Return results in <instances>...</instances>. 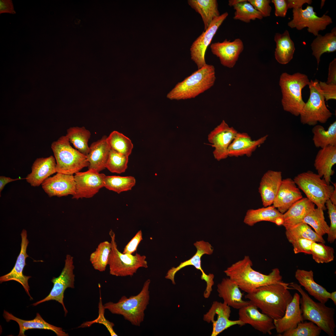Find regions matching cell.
I'll list each match as a JSON object with an SVG mask.
<instances>
[{
    "instance_id": "6da1fadb",
    "label": "cell",
    "mask_w": 336,
    "mask_h": 336,
    "mask_svg": "<svg viewBox=\"0 0 336 336\" xmlns=\"http://www.w3.org/2000/svg\"><path fill=\"white\" fill-rule=\"evenodd\" d=\"M290 283L282 282L259 287L252 292L245 295L264 314L273 320L284 315L287 307L293 298L289 290Z\"/></svg>"
},
{
    "instance_id": "7a4b0ae2",
    "label": "cell",
    "mask_w": 336,
    "mask_h": 336,
    "mask_svg": "<svg viewBox=\"0 0 336 336\" xmlns=\"http://www.w3.org/2000/svg\"><path fill=\"white\" fill-rule=\"evenodd\" d=\"M252 265L250 257L245 256L242 259L227 268L224 272L240 290L247 293L252 292L262 286L283 282L278 268L273 269L268 274L266 275L254 269Z\"/></svg>"
},
{
    "instance_id": "3957f363",
    "label": "cell",
    "mask_w": 336,
    "mask_h": 336,
    "mask_svg": "<svg viewBox=\"0 0 336 336\" xmlns=\"http://www.w3.org/2000/svg\"><path fill=\"white\" fill-rule=\"evenodd\" d=\"M215 80L214 67L206 64L176 84L167 97L177 100L194 98L211 88Z\"/></svg>"
},
{
    "instance_id": "277c9868",
    "label": "cell",
    "mask_w": 336,
    "mask_h": 336,
    "mask_svg": "<svg viewBox=\"0 0 336 336\" xmlns=\"http://www.w3.org/2000/svg\"><path fill=\"white\" fill-rule=\"evenodd\" d=\"M150 283V280L147 279L138 294L129 297L124 296L116 303H106L104 305L105 309L112 314L122 315L132 325L140 326L144 320L145 311L149 304Z\"/></svg>"
},
{
    "instance_id": "5b68a950",
    "label": "cell",
    "mask_w": 336,
    "mask_h": 336,
    "mask_svg": "<svg viewBox=\"0 0 336 336\" xmlns=\"http://www.w3.org/2000/svg\"><path fill=\"white\" fill-rule=\"evenodd\" d=\"M289 287L298 291L301 295L300 307L303 320L313 322L329 336H334L336 327L334 318L335 309L326 306L324 303L313 301L300 285L291 283Z\"/></svg>"
},
{
    "instance_id": "8992f818",
    "label": "cell",
    "mask_w": 336,
    "mask_h": 336,
    "mask_svg": "<svg viewBox=\"0 0 336 336\" xmlns=\"http://www.w3.org/2000/svg\"><path fill=\"white\" fill-rule=\"evenodd\" d=\"M310 81L306 75L300 72L290 74L285 72L281 74L279 85L284 110L295 116H299L305 103L302 99V90L308 85Z\"/></svg>"
},
{
    "instance_id": "52a82bcc",
    "label": "cell",
    "mask_w": 336,
    "mask_h": 336,
    "mask_svg": "<svg viewBox=\"0 0 336 336\" xmlns=\"http://www.w3.org/2000/svg\"><path fill=\"white\" fill-rule=\"evenodd\" d=\"M51 148L56 161L57 173L73 175L89 166L86 156L73 148L66 136L53 142Z\"/></svg>"
},
{
    "instance_id": "ba28073f",
    "label": "cell",
    "mask_w": 336,
    "mask_h": 336,
    "mask_svg": "<svg viewBox=\"0 0 336 336\" xmlns=\"http://www.w3.org/2000/svg\"><path fill=\"white\" fill-rule=\"evenodd\" d=\"M293 180L306 198L317 208L326 209L325 203L333 192L334 186L328 184L318 174L310 170L301 173Z\"/></svg>"
},
{
    "instance_id": "9c48e42d",
    "label": "cell",
    "mask_w": 336,
    "mask_h": 336,
    "mask_svg": "<svg viewBox=\"0 0 336 336\" xmlns=\"http://www.w3.org/2000/svg\"><path fill=\"white\" fill-rule=\"evenodd\" d=\"M111 249L108 259L110 274L119 277L132 276L140 268H148L146 256L136 253L135 255L121 253L118 249L114 233L110 230Z\"/></svg>"
},
{
    "instance_id": "30bf717a",
    "label": "cell",
    "mask_w": 336,
    "mask_h": 336,
    "mask_svg": "<svg viewBox=\"0 0 336 336\" xmlns=\"http://www.w3.org/2000/svg\"><path fill=\"white\" fill-rule=\"evenodd\" d=\"M308 86L310 95L300 114V121L303 124L313 126L318 123L324 124L332 117V114L326 105L319 81L311 80Z\"/></svg>"
},
{
    "instance_id": "8fae6325",
    "label": "cell",
    "mask_w": 336,
    "mask_h": 336,
    "mask_svg": "<svg viewBox=\"0 0 336 336\" xmlns=\"http://www.w3.org/2000/svg\"><path fill=\"white\" fill-rule=\"evenodd\" d=\"M292 13V19L287 24L289 27L298 30L307 27L308 32L316 36L319 31L325 30L333 23L330 16L325 14L318 16L314 11L313 7L309 5L305 9H293Z\"/></svg>"
},
{
    "instance_id": "7c38bea8",
    "label": "cell",
    "mask_w": 336,
    "mask_h": 336,
    "mask_svg": "<svg viewBox=\"0 0 336 336\" xmlns=\"http://www.w3.org/2000/svg\"><path fill=\"white\" fill-rule=\"evenodd\" d=\"M194 245L197 249V251L194 256L189 259L181 262L176 267L171 268L168 271L165 277L170 280L172 284L175 285V276L176 273L186 266L193 265L197 269L199 270L202 273L201 279L204 280L207 284L204 296L205 298H208L212 291V287L214 284V275L211 273L208 275L205 273L201 267V258L204 254H211L213 249L210 244L203 240L197 241L194 244Z\"/></svg>"
},
{
    "instance_id": "4fadbf2b",
    "label": "cell",
    "mask_w": 336,
    "mask_h": 336,
    "mask_svg": "<svg viewBox=\"0 0 336 336\" xmlns=\"http://www.w3.org/2000/svg\"><path fill=\"white\" fill-rule=\"evenodd\" d=\"M73 258L68 254L65 260V265L60 275L57 278L53 277L51 281L53 286L49 295L44 299L33 303L34 306L45 301L55 300L60 303L63 306L66 315L68 311L64 304V293L68 288H74L75 275L73 273L74 266Z\"/></svg>"
},
{
    "instance_id": "5bb4252c",
    "label": "cell",
    "mask_w": 336,
    "mask_h": 336,
    "mask_svg": "<svg viewBox=\"0 0 336 336\" xmlns=\"http://www.w3.org/2000/svg\"><path fill=\"white\" fill-rule=\"evenodd\" d=\"M228 15L226 12L215 18L208 28L194 41L190 48L191 59L199 69L206 65V50L219 27Z\"/></svg>"
},
{
    "instance_id": "9a60e30c",
    "label": "cell",
    "mask_w": 336,
    "mask_h": 336,
    "mask_svg": "<svg viewBox=\"0 0 336 336\" xmlns=\"http://www.w3.org/2000/svg\"><path fill=\"white\" fill-rule=\"evenodd\" d=\"M105 175L92 169L79 172L74 176L76 184L75 194L72 198H89L93 197L104 186Z\"/></svg>"
},
{
    "instance_id": "2e32d148",
    "label": "cell",
    "mask_w": 336,
    "mask_h": 336,
    "mask_svg": "<svg viewBox=\"0 0 336 336\" xmlns=\"http://www.w3.org/2000/svg\"><path fill=\"white\" fill-rule=\"evenodd\" d=\"M230 307L224 302H213L208 311L203 315V319L208 323H212L211 336H217L231 327L238 325H245L239 320H232L229 319L231 313Z\"/></svg>"
},
{
    "instance_id": "e0dca14e",
    "label": "cell",
    "mask_w": 336,
    "mask_h": 336,
    "mask_svg": "<svg viewBox=\"0 0 336 336\" xmlns=\"http://www.w3.org/2000/svg\"><path fill=\"white\" fill-rule=\"evenodd\" d=\"M238 132L224 120L211 132L208 140L214 148L213 153L215 159L219 161L228 156V148Z\"/></svg>"
},
{
    "instance_id": "ac0fdd59",
    "label": "cell",
    "mask_w": 336,
    "mask_h": 336,
    "mask_svg": "<svg viewBox=\"0 0 336 336\" xmlns=\"http://www.w3.org/2000/svg\"><path fill=\"white\" fill-rule=\"evenodd\" d=\"M238 315L239 320L245 325L249 324L264 334L271 335L272 330L275 329L273 320L260 312L258 308L250 301L249 304L239 309Z\"/></svg>"
},
{
    "instance_id": "d6986e66",
    "label": "cell",
    "mask_w": 336,
    "mask_h": 336,
    "mask_svg": "<svg viewBox=\"0 0 336 336\" xmlns=\"http://www.w3.org/2000/svg\"><path fill=\"white\" fill-rule=\"evenodd\" d=\"M210 49L213 54L219 58L224 66L233 68L244 49L242 41L236 38L232 41L226 39L222 42L212 43Z\"/></svg>"
},
{
    "instance_id": "ffe728a7",
    "label": "cell",
    "mask_w": 336,
    "mask_h": 336,
    "mask_svg": "<svg viewBox=\"0 0 336 336\" xmlns=\"http://www.w3.org/2000/svg\"><path fill=\"white\" fill-rule=\"evenodd\" d=\"M21 236V250L15 265L9 273L0 277V283H2L3 282L13 280L20 283L23 287L31 300L33 299L29 293L30 289L28 280L31 277L24 275L23 273V269L26 265V259L29 257L26 253V249L29 241L27 239V232L26 230L24 229L22 230Z\"/></svg>"
},
{
    "instance_id": "44dd1931",
    "label": "cell",
    "mask_w": 336,
    "mask_h": 336,
    "mask_svg": "<svg viewBox=\"0 0 336 336\" xmlns=\"http://www.w3.org/2000/svg\"><path fill=\"white\" fill-rule=\"evenodd\" d=\"M44 192L50 197H61L75 193L76 184L74 176L60 173L49 177L41 184Z\"/></svg>"
},
{
    "instance_id": "7402d4cb",
    "label": "cell",
    "mask_w": 336,
    "mask_h": 336,
    "mask_svg": "<svg viewBox=\"0 0 336 336\" xmlns=\"http://www.w3.org/2000/svg\"><path fill=\"white\" fill-rule=\"evenodd\" d=\"M303 198L293 180L282 179L273 206L283 214L296 202Z\"/></svg>"
},
{
    "instance_id": "603a6c76",
    "label": "cell",
    "mask_w": 336,
    "mask_h": 336,
    "mask_svg": "<svg viewBox=\"0 0 336 336\" xmlns=\"http://www.w3.org/2000/svg\"><path fill=\"white\" fill-rule=\"evenodd\" d=\"M300 299L299 294L295 293L287 307L283 316L273 320L275 329L279 334L296 328L299 323L303 321L300 307Z\"/></svg>"
},
{
    "instance_id": "cb8c5ba5",
    "label": "cell",
    "mask_w": 336,
    "mask_h": 336,
    "mask_svg": "<svg viewBox=\"0 0 336 336\" xmlns=\"http://www.w3.org/2000/svg\"><path fill=\"white\" fill-rule=\"evenodd\" d=\"M282 180V173L280 171L268 170L264 174L259 188L264 207L273 204Z\"/></svg>"
},
{
    "instance_id": "d4e9b609",
    "label": "cell",
    "mask_w": 336,
    "mask_h": 336,
    "mask_svg": "<svg viewBox=\"0 0 336 336\" xmlns=\"http://www.w3.org/2000/svg\"><path fill=\"white\" fill-rule=\"evenodd\" d=\"M268 137L266 135L253 140L247 133L238 132L229 146L228 156L238 157L245 155L250 157L258 147L265 142Z\"/></svg>"
},
{
    "instance_id": "484cf974",
    "label": "cell",
    "mask_w": 336,
    "mask_h": 336,
    "mask_svg": "<svg viewBox=\"0 0 336 336\" xmlns=\"http://www.w3.org/2000/svg\"><path fill=\"white\" fill-rule=\"evenodd\" d=\"M57 172L55 159L52 156L36 159L31 167V172L25 178L33 187H38L52 175Z\"/></svg>"
},
{
    "instance_id": "4316f807",
    "label": "cell",
    "mask_w": 336,
    "mask_h": 336,
    "mask_svg": "<svg viewBox=\"0 0 336 336\" xmlns=\"http://www.w3.org/2000/svg\"><path fill=\"white\" fill-rule=\"evenodd\" d=\"M336 163V146H329L318 151L315 158L314 166L318 174L327 183L330 184L331 177L334 171L333 166Z\"/></svg>"
},
{
    "instance_id": "83f0119b",
    "label": "cell",
    "mask_w": 336,
    "mask_h": 336,
    "mask_svg": "<svg viewBox=\"0 0 336 336\" xmlns=\"http://www.w3.org/2000/svg\"><path fill=\"white\" fill-rule=\"evenodd\" d=\"M217 290L223 302L234 309L239 310L250 303L242 299L243 294L238 286L229 278H223L217 285Z\"/></svg>"
},
{
    "instance_id": "f1b7e54d",
    "label": "cell",
    "mask_w": 336,
    "mask_h": 336,
    "mask_svg": "<svg viewBox=\"0 0 336 336\" xmlns=\"http://www.w3.org/2000/svg\"><path fill=\"white\" fill-rule=\"evenodd\" d=\"M89 147V152L86 156L89 163L88 169L94 170L99 172L106 168L110 150L107 137L103 136L100 139L92 142Z\"/></svg>"
},
{
    "instance_id": "f546056e",
    "label": "cell",
    "mask_w": 336,
    "mask_h": 336,
    "mask_svg": "<svg viewBox=\"0 0 336 336\" xmlns=\"http://www.w3.org/2000/svg\"><path fill=\"white\" fill-rule=\"evenodd\" d=\"M3 316L7 322L12 320L18 324L20 329L18 336H25V331L33 329L50 330L54 332L58 336L69 335L61 328L55 326L46 322L38 313H36V316L34 319L29 320L18 318L5 310L3 311Z\"/></svg>"
},
{
    "instance_id": "4dcf8cb0",
    "label": "cell",
    "mask_w": 336,
    "mask_h": 336,
    "mask_svg": "<svg viewBox=\"0 0 336 336\" xmlns=\"http://www.w3.org/2000/svg\"><path fill=\"white\" fill-rule=\"evenodd\" d=\"M295 277L300 285L319 302L325 304L329 299L330 292L315 281L312 270L297 269L295 273Z\"/></svg>"
},
{
    "instance_id": "1f68e13d",
    "label": "cell",
    "mask_w": 336,
    "mask_h": 336,
    "mask_svg": "<svg viewBox=\"0 0 336 336\" xmlns=\"http://www.w3.org/2000/svg\"><path fill=\"white\" fill-rule=\"evenodd\" d=\"M262 221H268L280 226L283 223V214L273 205L257 209H250L247 211L244 219L246 225L253 226Z\"/></svg>"
},
{
    "instance_id": "d6a6232c",
    "label": "cell",
    "mask_w": 336,
    "mask_h": 336,
    "mask_svg": "<svg viewBox=\"0 0 336 336\" xmlns=\"http://www.w3.org/2000/svg\"><path fill=\"white\" fill-rule=\"evenodd\" d=\"M315 208V204L307 198H303L294 203L283 214L285 227L293 226L302 222L304 218Z\"/></svg>"
},
{
    "instance_id": "836d02e7",
    "label": "cell",
    "mask_w": 336,
    "mask_h": 336,
    "mask_svg": "<svg viewBox=\"0 0 336 336\" xmlns=\"http://www.w3.org/2000/svg\"><path fill=\"white\" fill-rule=\"evenodd\" d=\"M274 40L276 44L274 52L276 60L282 64L288 63L293 58L295 50L294 43L289 31L286 30L282 34L276 33Z\"/></svg>"
},
{
    "instance_id": "e575fe53",
    "label": "cell",
    "mask_w": 336,
    "mask_h": 336,
    "mask_svg": "<svg viewBox=\"0 0 336 336\" xmlns=\"http://www.w3.org/2000/svg\"><path fill=\"white\" fill-rule=\"evenodd\" d=\"M190 6L201 16L206 30L213 20L220 15L216 0H188Z\"/></svg>"
},
{
    "instance_id": "d590c367",
    "label": "cell",
    "mask_w": 336,
    "mask_h": 336,
    "mask_svg": "<svg viewBox=\"0 0 336 336\" xmlns=\"http://www.w3.org/2000/svg\"><path fill=\"white\" fill-rule=\"evenodd\" d=\"M311 47L312 54L317 61L318 69L321 55L325 53L333 52L336 50V27L324 35L319 34L313 41Z\"/></svg>"
},
{
    "instance_id": "8d00e7d4",
    "label": "cell",
    "mask_w": 336,
    "mask_h": 336,
    "mask_svg": "<svg viewBox=\"0 0 336 336\" xmlns=\"http://www.w3.org/2000/svg\"><path fill=\"white\" fill-rule=\"evenodd\" d=\"M312 140L317 148H323L329 146H336V121L331 124L327 130L317 124L312 128Z\"/></svg>"
},
{
    "instance_id": "74e56055",
    "label": "cell",
    "mask_w": 336,
    "mask_h": 336,
    "mask_svg": "<svg viewBox=\"0 0 336 336\" xmlns=\"http://www.w3.org/2000/svg\"><path fill=\"white\" fill-rule=\"evenodd\" d=\"M66 136L79 152L86 156L88 154L90 150L88 142L91 136L89 130L84 127H72L67 129Z\"/></svg>"
},
{
    "instance_id": "f35d334b",
    "label": "cell",
    "mask_w": 336,
    "mask_h": 336,
    "mask_svg": "<svg viewBox=\"0 0 336 336\" xmlns=\"http://www.w3.org/2000/svg\"><path fill=\"white\" fill-rule=\"evenodd\" d=\"M111 243L107 241L100 243L90 255V260L94 268L100 272L105 270L111 249Z\"/></svg>"
},
{
    "instance_id": "ab89813d",
    "label": "cell",
    "mask_w": 336,
    "mask_h": 336,
    "mask_svg": "<svg viewBox=\"0 0 336 336\" xmlns=\"http://www.w3.org/2000/svg\"><path fill=\"white\" fill-rule=\"evenodd\" d=\"M136 180L132 176H105L104 186L118 194L131 190L135 185Z\"/></svg>"
},
{
    "instance_id": "60d3db41",
    "label": "cell",
    "mask_w": 336,
    "mask_h": 336,
    "mask_svg": "<svg viewBox=\"0 0 336 336\" xmlns=\"http://www.w3.org/2000/svg\"><path fill=\"white\" fill-rule=\"evenodd\" d=\"M110 149L128 156L132 152L133 145L130 139L117 131H114L107 137Z\"/></svg>"
},
{
    "instance_id": "b9f144b4",
    "label": "cell",
    "mask_w": 336,
    "mask_h": 336,
    "mask_svg": "<svg viewBox=\"0 0 336 336\" xmlns=\"http://www.w3.org/2000/svg\"><path fill=\"white\" fill-rule=\"evenodd\" d=\"M302 222L311 226L315 231L323 236L327 234L329 226L325 220L324 210L317 208L310 211L304 218Z\"/></svg>"
},
{
    "instance_id": "7bdbcfd3",
    "label": "cell",
    "mask_w": 336,
    "mask_h": 336,
    "mask_svg": "<svg viewBox=\"0 0 336 336\" xmlns=\"http://www.w3.org/2000/svg\"><path fill=\"white\" fill-rule=\"evenodd\" d=\"M233 7L235 10L233 19L249 23L251 20H261L263 17L248 0L238 4Z\"/></svg>"
},
{
    "instance_id": "ee69618b",
    "label": "cell",
    "mask_w": 336,
    "mask_h": 336,
    "mask_svg": "<svg viewBox=\"0 0 336 336\" xmlns=\"http://www.w3.org/2000/svg\"><path fill=\"white\" fill-rule=\"evenodd\" d=\"M324 244L313 242L311 245V254L313 259L319 264L328 263L334 259L333 248Z\"/></svg>"
},
{
    "instance_id": "f6af8a7d",
    "label": "cell",
    "mask_w": 336,
    "mask_h": 336,
    "mask_svg": "<svg viewBox=\"0 0 336 336\" xmlns=\"http://www.w3.org/2000/svg\"><path fill=\"white\" fill-rule=\"evenodd\" d=\"M286 230L291 234L313 242L325 243L323 236L313 231L306 223L302 222L293 226L285 227Z\"/></svg>"
},
{
    "instance_id": "bcb514c9",
    "label": "cell",
    "mask_w": 336,
    "mask_h": 336,
    "mask_svg": "<svg viewBox=\"0 0 336 336\" xmlns=\"http://www.w3.org/2000/svg\"><path fill=\"white\" fill-rule=\"evenodd\" d=\"M322 330L313 322L305 321L299 323L297 327L279 334L281 336H318Z\"/></svg>"
},
{
    "instance_id": "7dc6e473",
    "label": "cell",
    "mask_w": 336,
    "mask_h": 336,
    "mask_svg": "<svg viewBox=\"0 0 336 336\" xmlns=\"http://www.w3.org/2000/svg\"><path fill=\"white\" fill-rule=\"evenodd\" d=\"M128 157L110 149L106 168L113 173L124 172L127 168Z\"/></svg>"
},
{
    "instance_id": "c3c4849f",
    "label": "cell",
    "mask_w": 336,
    "mask_h": 336,
    "mask_svg": "<svg viewBox=\"0 0 336 336\" xmlns=\"http://www.w3.org/2000/svg\"><path fill=\"white\" fill-rule=\"evenodd\" d=\"M285 234L287 240L293 246L295 254L303 253L311 254V246L313 241L294 235L287 230Z\"/></svg>"
},
{
    "instance_id": "681fc988",
    "label": "cell",
    "mask_w": 336,
    "mask_h": 336,
    "mask_svg": "<svg viewBox=\"0 0 336 336\" xmlns=\"http://www.w3.org/2000/svg\"><path fill=\"white\" fill-rule=\"evenodd\" d=\"M98 307L99 315L97 318L94 320L83 323L79 327V328L89 327L94 323H99L104 324L106 327L111 336H118L113 329V327L114 326V324L107 320L104 316L105 310V309L104 306L102 305L100 295Z\"/></svg>"
},
{
    "instance_id": "f907efd6",
    "label": "cell",
    "mask_w": 336,
    "mask_h": 336,
    "mask_svg": "<svg viewBox=\"0 0 336 336\" xmlns=\"http://www.w3.org/2000/svg\"><path fill=\"white\" fill-rule=\"evenodd\" d=\"M326 208L330 220L329 231L327 234V240L330 243H333L336 239V205L333 204L329 199L326 202Z\"/></svg>"
},
{
    "instance_id": "816d5d0a",
    "label": "cell",
    "mask_w": 336,
    "mask_h": 336,
    "mask_svg": "<svg viewBox=\"0 0 336 336\" xmlns=\"http://www.w3.org/2000/svg\"><path fill=\"white\" fill-rule=\"evenodd\" d=\"M254 8L264 17L270 16L272 7L270 5V0H248Z\"/></svg>"
},
{
    "instance_id": "f5cc1de1",
    "label": "cell",
    "mask_w": 336,
    "mask_h": 336,
    "mask_svg": "<svg viewBox=\"0 0 336 336\" xmlns=\"http://www.w3.org/2000/svg\"><path fill=\"white\" fill-rule=\"evenodd\" d=\"M319 87L322 91L325 101L336 99V84L319 82Z\"/></svg>"
},
{
    "instance_id": "db71d44e",
    "label": "cell",
    "mask_w": 336,
    "mask_h": 336,
    "mask_svg": "<svg viewBox=\"0 0 336 336\" xmlns=\"http://www.w3.org/2000/svg\"><path fill=\"white\" fill-rule=\"evenodd\" d=\"M142 240V231L140 230L126 245L123 253L132 254L136 250L138 244Z\"/></svg>"
},
{
    "instance_id": "11a10c76",
    "label": "cell",
    "mask_w": 336,
    "mask_h": 336,
    "mask_svg": "<svg viewBox=\"0 0 336 336\" xmlns=\"http://www.w3.org/2000/svg\"><path fill=\"white\" fill-rule=\"evenodd\" d=\"M275 7V15L277 17H284L286 16L288 9L287 0H272Z\"/></svg>"
},
{
    "instance_id": "9f6ffc18",
    "label": "cell",
    "mask_w": 336,
    "mask_h": 336,
    "mask_svg": "<svg viewBox=\"0 0 336 336\" xmlns=\"http://www.w3.org/2000/svg\"><path fill=\"white\" fill-rule=\"evenodd\" d=\"M327 83L336 84V59H334L329 64Z\"/></svg>"
},
{
    "instance_id": "6f0895ef",
    "label": "cell",
    "mask_w": 336,
    "mask_h": 336,
    "mask_svg": "<svg viewBox=\"0 0 336 336\" xmlns=\"http://www.w3.org/2000/svg\"><path fill=\"white\" fill-rule=\"evenodd\" d=\"M3 13L12 14L16 13L12 0H0V14Z\"/></svg>"
},
{
    "instance_id": "680465c9",
    "label": "cell",
    "mask_w": 336,
    "mask_h": 336,
    "mask_svg": "<svg viewBox=\"0 0 336 336\" xmlns=\"http://www.w3.org/2000/svg\"><path fill=\"white\" fill-rule=\"evenodd\" d=\"M288 9L302 8V6L305 3L311 4L312 2L311 0H287Z\"/></svg>"
},
{
    "instance_id": "91938a15",
    "label": "cell",
    "mask_w": 336,
    "mask_h": 336,
    "mask_svg": "<svg viewBox=\"0 0 336 336\" xmlns=\"http://www.w3.org/2000/svg\"><path fill=\"white\" fill-rule=\"evenodd\" d=\"M25 179L24 178H18L15 179L11 178L9 177H6L3 176H0V194L3 189L5 185L7 183L13 181L18 180Z\"/></svg>"
},
{
    "instance_id": "94428289",
    "label": "cell",
    "mask_w": 336,
    "mask_h": 336,
    "mask_svg": "<svg viewBox=\"0 0 336 336\" xmlns=\"http://www.w3.org/2000/svg\"><path fill=\"white\" fill-rule=\"evenodd\" d=\"M334 186V190L332 194L329 199L332 202V203L336 205V183H334L333 184Z\"/></svg>"
},
{
    "instance_id": "6125c7cd",
    "label": "cell",
    "mask_w": 336,
    "mask_h": 336,
    "mask_svg": "<svg viewBox=\"0 0 336 336\" xmlns=\"http://www.w3.org/2000/svg\"><path fill=\"white\" fill-rule=\"evenodd\" d=\"M246 1V0H230L228 1V4L230 7H234L238 4Z\"/></svg>"
},
{
    "instance_id": "be15d7a7",
    "label": "cell",
    "mask_w": 336,
    "mask_h": 336,
    "mask_svg": "<svg viewBox=\"0 0 336 336\" xmlns=\"http://www.w3.org/2000/svg\"><path fill=\"white\" fill-rule=\"evenodd\" d=\"M336 292H333L330 293L329 299H331L333 302L334 304L336 305Z\"/></svg>"
},
{
    "instance_id": "e7e4bbea",
    "label": "cell",
    "mask_w": 336,
    "mask_h": 336,
    "mask_svg": "<svg viewBox=\"0 0 336 336\" xmlns=\"http://www.w3.org/2000/svg\"><path fill=\"white\" fill-rule=\"evenodd\" d=\"M325 2V0H322L321 1V8L323 6H324V3Z\"/></svg>"
}]
</instances>
